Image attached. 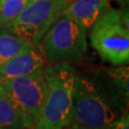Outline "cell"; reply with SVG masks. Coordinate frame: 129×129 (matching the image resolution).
<instances>
[{
    "label": "cell",
    "instance_id": "6da1fadb",
    "mask_svg": "<svg viewBox=\"0 0 129 129\" xmlns=\"http://www.w3.org/2000/svg\"><path fill=\"white\" fill-rule=\"evenodd\" d=\"M43 76L47 85L46 97L32 129H62L72 120L77 71L69 63H51L45 67Z\"/></svg>",
    "mask_w": 129,
    "mask_h": 129
},
{
    "label": "cell",
    "instance_id": "7a4b0ae2",
    "mask_svg": "<svg viewBox=\"0 0 129 129\" xmlns=\"http://www.w3.org/2000/svg\"><path fill=\"white\" fill-rule=\"evenodd\" d=\"M90 42L102 60L114 66L129 62L128 14L111 7L91 27Z\"/></svg>",
    "mask_w": 129,
    "mask_h": 129
},
{
    "label": "cell",
    "instance_id": "3957f363",
    "mask_svg": "<svg viewBox=\"0 0 129 129\" xmlns=\"http://www.w3.org/2000/svg\"><path fill=\"white\" fill-rule=\"evenodd\" d=\"M118 111L108 102L92 79L77 72L71 122L92 128L107 129L118 119Z\"/></svg>",
    "mask_w": 129,
    "mask_h": 129
},
{
    "label": "cell",
    "instance_id": "277c9868",
    "mask_svg": "<svg viewBox=\"0 0 129 129\" xmlns=\"http://www.w3.org/2000/svg\"><path fill=\"white\" fill-rule=\"evenodd\" d=\"M87 31L78 21L61 14L43 37L42 53L50 63L81 59L87 50Z\"/></svg>",
    "mask_w": 129,
    "mask_h": 129
},
{
    "label": "cell",
    "instance_id": "5b68a950",
    "mask_svg": "<svg viewBox=\"0 0 129 129\" xmlns=\"http://www.w3.org/2000/svg\"><path fill=\"white\" fill-rule=\"evenodd\" d=\"M46 91L43 74L0 80V94L7 98L14 106L24 129H32L36 124Z\"/></svg>",
    "mask_w": 129,
    "mask_h": 129
},
{
    "label": "cell",
    "instance_id": "8992f818",
    "mask_svg": "<svg viewBox=\"0 0 129 129\" xmlns=\"http://www.w3.org/2000/svg\"><path fill=\"white\" fill-rule=\"evenodd\" d=\"M70 2L71 0H31L7 29L24 40L39 45Z\"/></svg>",
    "mask_w": 129,
    "mask_h": 129
},
{
    "label": "cell",
    "instance_id": "52a82bcc",
    "mask_svg": "<svg viewBox=\"0 0 129 129\" xmlns=\"http://www.w3.org/2000/svg\"><path fill=\"white\" fill-rule=\"evenodd\" d=\"M45 67L46 59L41 48L34 45L0 65V80L43 74Z\"/></svg>",
    "mask_w": 129,
    "mask_h": 129
},
{
    "label": "cell",
    "instance_id": "ba28073f",
    "mask_svg": "<svg viewBox=\"0 0 129 129\" xmlns=\"http://www.w3.org/2000/svg\"><path fill=\"white\" fill-rule=\"evenodd\" d=\"M105 77V87L95 84L118 113L120 112L122 115L127 113L129 102L128 65H118L108 69Z\"/></svg>",
    "mask_w": 129,
    "mask_h": 129
},
{
    "label": "cell",
    "instance_id": "9c48e42d",
    "mask_svg": "<svg viewBox=\"0 0 129 129\" xmlns=\"http://www.w3.org/2000/svg\"><path fill=\"white\" fill-rule=\"evenodd\" d=\"M111 0H71L63 14L78 21L89 31L93 24L103 14Z\"/></svg>",
    "mask_w": 129,
    "mask_h": 129
},
{
    "label": "cell",
    "instance_id": "30bf717a",
    "mask_svg": "<svg viewBox=\"0 0 129 129\" xmlns=\"http://www.w3.org/2000/svg\"><path fill=\"white\" fill-rule=\"evenodd\" d=\"M32 46L34 44L15 36L7 28L0 29V65Z\"/></svg>",
    "mask_w": 129,
    "mask_h": 129
},
{
    "label": "cell",
    "instance_id": "8fae6325",
    "mask_svg": "<svg viewBox=\"0 0 129 129\" xmlns=\"http://www.w3.org/2000/svg\"><path fill=\"white\" fill-rule=\"evenodd\" d=\"M31 0H1L0 29L7 28L18 16Z\"/></svg>",
    "mask_w": 129,
    "mask_h": 129
},
{
    "label": "cell",
    "instance_id": "7c38bea8",
    "mask_svg": "<svg viewBox=\"0 0 129 129\" xmlns=\"http://www.w3.org/2000/svg\"><path fill=\"white\" fill-rule=\"evenodd\" d=\"M0 129H24L14 106L0 94Z\"/></svg>",
    "mask_w": 129,
    "mask_h": 129
},
{
    "label": "cell",
    "instance_id": "4fadbf2b",
    "mask_svg": "<svg viewBox=\"0 0 129 129\" xmlns=\"http://www.w3.org/2000/svg\"><path fill=\"white\" fill-rule=\"evenodd\" d=\"M107 129H129L128 113H125L120 117V119L114 120Z\"/></svg>",
    "mask_w": 129,
    "mask_h": 129
},
{
    "label": "cell",
    "instance_id": "5bb4252c",
    "mask_svg": "<svg viewBox=\"0 0 129 129\" xmlns=\"http://www.w3.org/2000/svg\"><path fill=\"white\" fill-rule=\"evenodd\" d=\"M62 129H97V128H92V127H88V126H84V125H80V124H76V123L71 122L70 124L63 127Z\"/></svg>",
    "mask_w": 129,
    "mask_h": 129
},
{
    "label": "cell",
    "instance_id": "9a60e30c",
    "mask_svg": "<svg viewBox=\"0 0 129 129\" xmlns=\"http://www.w3.org/2000/svg\"><path fill=\"white\" fill-rule=\"evenodd\" d=\"M119 2L120 3V5L123 7V8H125V4L127 5V3H128V0H118Z\"/></svg>",
    "mask_w": 129,
    "mask_h": 129
},
{
    "label": "cell",
    "instance_id": "2e32d148",
    "mask_svg": "<svg viewBox=\"0 0 129 129\" xmlns=\"http://www.w3.org/2000/svg\"><path fill=\"white\" fill-rule=\"evenodd\" d=\"M0 3H1V0H0Z\"/></svg>",
    "mask_w": 129,
    "mask_h": 129
}]
</instances>
